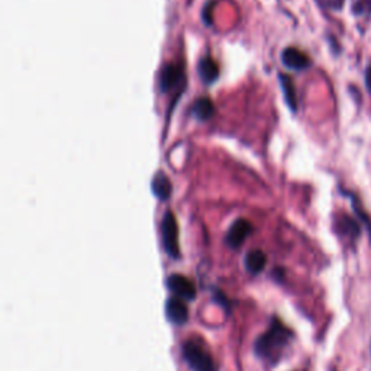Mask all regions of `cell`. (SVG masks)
<instances>
[{
	"label": "cell",
	"instance_id": "9c48e42d",
	"mask_svg": "<svg viewBox=\"0 0 371 371\" xmlns=\"http://www.w3.org/2000/svg\"><path fill=\"white\" fill-rule=\"evenodd\" d=\"M183 77V71L176 64H167L160 74V88L164 92L174 89Z\"/></svg>",
	"mask_w": 371,
	"mask_h": 371
},
{
	"label": "cell",
	"instance_id": "30bf717a",
	"mask_svg": "<svg viewBox=\"0 0 371 371\" xmlns=\"http://www.w3.org/2000/svg\"><path fill=\"white\" fill-rule=\"evenodd\" d=\"M337 231L339 235L348 237L350 239H355L361 234V223H359L351 217L341 215L337 219Z\"/></svg>",
	"mask_w": 371,
	"mask_h": 371
},
{
	"label": "cell",
	"instance_id": "ba28073f",
	"mask_svg": "<svg viewBox=\"0 0 371 371\" xmlns=\"http://www.w3.org/2000/svg\"><path fill=\"white\" fill-rule=\"evenodd\" d=\"M279 84L281 88L284 101H286V105L289 106V109L293 113H296L299 105H297V93H296V86H294L293 79L290 76H288V74L280 73L279 74Z\"/></svg>",
	"mask_w": 371,
	"mask_h": 371
},
{
	"label": "cell",
	"instance_id": "3957f363",
	"mask_svg": "<svg viewBox=\"0 0 371 371\" xmlns=\"http://www.w3.org/2000/svg\"><path fill=\"white\" fill-rule=\"evenodd\" d=\"M161 237L163 244L168 255L179 257L180 248H179V226L176 222V218L171 212H167L166 217L161 222Z\"/></svg>",
	"mask_w": 371,
	"mask_h": 371
},
{
	"label": "cell",
	"instance_id": "2e32d148",
	"mask_svg": "<svg viewBox=\"0 0 371 371\" xmlns=\"http://www.w3.org/2000/svg\"><path fill=\"white\" fill-rule=\"evenodd\" d=\"M365 88L368 90V93L371 94V66L365 71Z\"/></svg>",
	"mask_w": 371,
	"mask_h": 371
},
{
	"label": "cell",
	"instance_id": "6da1fadb",
	"mask_svg": "<svg viewBox=\"0 0 371 371\" xmlns=\"http://www.w3.org/2000/svg\"><path fill=\"white\" fill-rule=\"evenodd\" d=\"M292 339V332L279 319H273L268 331L255 341V354L270 364H277Z\"/></svg>",
	"mask_w": 371,
	"mask_h": 371
},
{
	"label": "cell",
	"instance_id": "5bb4252c",
	"mask_svg": "<svg viewBox=\"0 0 371 371\" xmlns=\"http://www.w3.org/2000/svg\"><path fill=\"white\" fill-rule=\"evenodd\" d=\"M152 193L160 199V201H166L171 194V181L164 173L155 174L152 179Z\"/></svg>",
	"mask_w": 371,
	"mask_h": 371
},
{
	"label": "cell",
	"instance_id": "8fae6325",
	"mask_svg": "<svg viewBox=\"0 0 371 371\" xmlns=\"http://www.w3.org/2000/svg\"><path fill=\"white\" fill-rule=\"evenodd\" d=\"M244 264L251 274H260L267 264V255L261 250H252L245 255Z\"/></svg>",
	"mask_w": 371,
	"mask_h": 371
},
{
	"label": "cell",
	"instance_id": "7c38bea8",
	"mask_svg": "<svg viewBox=\"0 0 371 371\" xmlns=\"http://www.w3.org/2000/svg\"><path fill=\"white\" fill-rule=\"evenodd\" d=\"M199 76L208 84L217 81L219 77V67L217 61L212 60L210 57L201 60V63H199Z\"/></svg>",
	"mask_w": 371,
	"mask_h": 371
},
{
	"label": "cell",
	"instance_id": "4fadbf2b",
	"mask_svg": "<svg viewBox=\"0 0 371 371\" xmlns=\"http://www.w3.org/2000/svg\"><path fill=\"white\" fill-rule=\"evenodd\" d=\"M192 112L199 121L205 122L213 117V113H215V105H213L209 97H199L193 103Z\"/></svg>",
	"mask_w": 371,
	"mask_h": 371
},
{
	"label": "cell",
	"instance_id": "8992f818",
	"mask_svg": "<svg viewBox=\"0 0 371 371\" xmlns=\"http://www.w3.org/2000/svg\"><path fill=\"white\" fill-rule=\"evenodd\" d=\"M281 63L294 71H302L312 66L310 57L294 47H289L281 52Z\"/></svg>",
	"mask_w": 371,
	"mask_h": 371
},
{
	"label": "cell",
	"instance_id": "52a82bcc",
	"mask_svg": "<svg viewBox=\"0 0 371 371\" xmlns=\"http://www.w3.org/2000/svg\"><path fill=\"white\" fill-rule=\"evenodd\" d=\"M166 315L167 319L174 325H183L189 319V309L183 299L173 296L166 303Z\"/></svg>",
	"mask_w": 371,
	"mask_h": 371
},
{
	"label": "cell",
	"instance_id": "9a60e30c",
	"mask_svg": "<svg viewBox=\"0 0 371 371\" xmlns=\"http://www.w3.org/2000/svg\"><path fill=\"white\" fill-rule=\"evenodd\" d=\"M315 2L326 10H341L345 5V0H315Z\"/></svg>",
	"mask_w": 371,
	"mask_h": 371
},
{
	"label": "cell",
	"instance_id": "7a4b0ae2",
	"mask_svg": "<svg viewBox=\"0 0 371 371\" xmlns=\"http://www.w3.org/2000/svg\"><path fill=\"white\" fill-rule=\"evenodd\" d=\"M183 357L192 371H217L212 354L197 341H188L183 345Z\"/></svg>",
	"mask_w": 371,
	"mask_h": 371
},
{
	"label": "cell",
	"instance_id": "5b68a950",
	"mask_svg": "<svg viewBox=\"0 0 371 371\" xmlns=\"http://www.w3.org/2000/svg\"><path fill=\"white\" fill-rule=\"evenodd\" d=\"M167 286L177 297L183 299V301H193L196 297L194 283L184 276L180 274L170 276L167 280Z\"/></svg>",
	"mask_w": 371,
	"mask_h": 371
},
{
	"label": "cell",
	"instance_id": "277c9868",
	"mask_svg": "<svg viewBox=\"0 0 371 371\" xmlns=\"http://www.w3.org/2000/svg\"><path fill=\"white\" fill-rule=\"evenodd\" d=\"M252 231H254V226L250 221L238 219L231 225L230 231H228L226 234V244L231 248L237 250L244 244L247 238L252 234Z\"/></svg>",
	"mask_w": 371,
	"mask_h": 371
}]
</instances>
